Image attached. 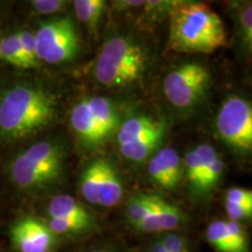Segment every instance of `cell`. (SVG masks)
<instances>
[{
	"instance_id": "1",
	"label": "cell",
	"mask_w": 252,
	"mask_h": 252,
	"mask_svg": "<svg viewBox=\"0 0 252 252\" xmlns=\"http://www.w3.org/2000/svg\"><path fill=\"white\" fill-rule=\"evenodd\" d=\"M58 97L42 84L21 82L0 94V139H24L47 127L58 115Z\"/></svg>"
},
{
	"instance_id": "2",
	"label": "cell",
	"mask_w": 252,
	"mask_h": 252,
	"mask_svg": "<svg viewBox=\"0 0 252 252\" xmlns=\"http://www.w3.org/2000/svg\"><path fill=\"white\" fill-rule=\"evenodd\" d=\"M168 15L169 49L188 54H212L226 45L224 24L208 5L178 1Z\"/></svg>"
},
{
	"instance_id": "3",
	"label": "cell",
	"mask_w": 252,
	"mask_h": 252,
	"mask_svg": "<svg viewBox=\"0 0 252 252\" xmlns=\"http://www.w3.org/2000/svg\"><path fill=\"white\" fill-rule=\"evenodd\" d=\"M65 152L56 140H41L18 154L8 166L11 181L27 193L55 187L64 173Z\"/></svg>"
},
{
	"instance_id": "4",
	"label": "cell",
	"mask_w": 252,
	"mask_h": 252,
	"mask_svg": "<svg viewBox=\"0 0 252 252\" xmlns=\"http://www.w3.org/2000/svg\"><path fill=\"white\" fill-rule=\"evenodd\" d=\"M146 50L126 36L106 40L94 62L96 81L109 88H124L141 80L147 70Z\"/></svg>"
},
{
	"instance_id": "5",
	"label": "cell",
	"mask_w": 252,
	"mask_h": 252,
	"mask_svg": "<svg viewBox=\"0 0 252 252\" xmlns=\"http://www.w3.org/2000/svg\"><path fill=\"white\" fill-rule=\"evenodd\" d=\"M36 55L47 64H61L71 61L78 53L80 39L70 18H56L41 24L34 33Z\"/></svg>"
},
{
	"instance_id": "6",
	"label": "cell",
	"mask_w": 252,
	"mask_h": 252,
	"mask_svg": "<svg viewBox=\"0 0 252 252\" xmlns=\"http://www.w3.org/2000/svg\"><path fill=\"white\" fill-rule=\"evenodd\" d=\"M210 83V72L203 64L189 62L173 69L163 80L167 100L178 109L193 108L202 99Z\"/></svg>"
},
{
	"instance_id": "7",
	"label": "cell",
	"mask_w": 252,
	"mask_h": 252,
	"mask_svg": "<svg viewBox=\"0 0 252 252\" xmlns=\"http://www.w3.org/2000/svg\"><path fill=\"white\" fill-rule=\"evenodd\" d=\"M220 139L237 151L252 149V109L250 102L239 96L224 100L216 117Z\"/></svg>"
},
{
	"instance_id": "8",
	"label": "cell",
	"mask_w": 252,
	"mask_h": 252,
	"mask_svg": "<svg viewBox=\"0 0 252 252\" xmlns=\"http://www.w3.org/2000/svg\"><path fill=\"white\" fill-rule=\"evenodd\" d=\"M9 239L17 252H55L59 237L52 232L45 220L25 216L9 228Z\"/></svg>"
},
{
	"instance_id": "9",
	"label": "cell",
	"mask_w": 252,
	"mask_h": 252,
	"mask_svg": "<svg viewBox=\"0 0 252 252\" xmlns=\"http://www.w3.org/2000/svg\"><path fill=\"white\" fill-rule=\"evenodd\" d=\"M206 239L216 252H249V238L242 223L213 220L206 229Z\"/></svg>"
},
{
	"instance_id": "10",
	"label": "cell",
	"mask_w": 252,
	"mask_h": 252,
	"mask_svg": "<svg viewBox=\"0 0 252 252\" xmlns=\"http://www.w3.org/2000/svg\"><path fill=\"white\" fill-rule=\"evenodd\" d=\"M187 222V217L179 207L163 200L159 195H154L152 209L146 219L135 226L134 230L144 234L172 231L180 228Z\"/></svg>"
},
{
	"instance_id": "11",
	"label": "cell",
	"mask_w": 252,
	"mask_h": 252,
	"mask_svg": "<svg viewBox=\"0 0 252 252\" xmlns=\"http://www.w3.org/2000/svg\"><path fill=\"white\" fill-rule=\"evenodd\" d=\"M149 175L153 184L163 189H175L184 176V163L172 147L160 150L151 158Z\"/></svg>"
},
{
	"instance_id": "12",
	"label": "cell",
	"mask_w": 252,
	"mask_h": 252,
	"mask_svg": "<svg viewBox=\"0 0 252 252\" xmlns=\"http://www.w3.org/2000/svg\"><path fill=\"white\" fill-rule=\"evenodd\" d=\"M70 122L77 138L88 149L99 147L106 141L90 111L87 99L81 100L72 108Z\"/></svg>"
},
{
	"instance_id": "13",
	"label": "cell",
	"mask_w": 252,
	"mask_h": 252,
	"mask_svg": "<svg viewBox=\"0 0 252 252\" xmlns=\"http://www.w3.org/2000/svg\"><path fill=\"white\" fill-rule=\"evenodd\" d=\"M165 132L166 125L162 121H158L150 116H134L119 125L117 140L121 146L127 143L147 139L154 135H165Z\"/></svg>"
},
{
	"instance_id": "14",
	"label": "cell",
	"mask_w": 252,
	"mask_h": 252,
	"mask_svg": "<svg viewBox=\"0 0 252 252\" xmlns=\"http://www.w3.org/2000/svg\"><path fill=\"white\" fill-rule=\"evenodd\" d=\"M202 161V182H201L200 195L209 193L219 184L224 169V162L213 146L201 144L195 149Z\"/></svg>"
},
{
	"instance_id": "15",
	"label": "cell",
	"mask_w": 252,
	"mask_h": 252,
	"mask_svg": "<svg viewBox=\"0 0 252 252\" xmlns=\"http://www.w3.org/2000/svg\"><path fill=\"white\" fill-rule=\"evenodd\" d=\"M47 213L48 217H65V219H74L91 224H97L94 214L89 212V209L83 203L70 195L60 194L53 197L47 207Z\"/></svg>"
},
{
	"instance_id": "16",
	"label": "cell",
	"mask_w": 252,
	"mask_h": 252,
	"mask_svg": "<svg viewBox=\"0 0 252 252\" xmlns=\"http://www.w3.org/2000/svg\"><path fill=\"white\" fill-rule=\"evenodd\" d=\"M90 111L102 132L104 139L108 140L119 128V115L115 104L106 97L94 96L87 99Z\"/></svg>"
},
{
	"instance_id": "17",
	"label": "cell",
	"mask_w": 252,
	"mask_h": 252,
	"mask_svg": "<svg viewBox=\"0 0 252 252\" xmlns=\"http://www.w3.org/2000/svg\"><path fill=\"white\" fill-rule=\"evenodd\" d=\"M123 196V181L121 174L112 162L105 160L102 184L98 194V206L113 207L119 203Z\"/></svg>"
},
{
	"instance_id": "18",
	"label": "cell",
	"mask_w": 252,
	"mask_h": 252,
	"mask_svg": "<svg viewBox=\"0 0 252 252\" xmlns=\"http://www.w3.org/2000/svg\"><path fill=\"white\" fill-rule=\"evenodd\" d=\"M105 159H96L86 167L81 175L80 189L88 203L98 206V194L102 184Z\"/></svg>"
},
{
	"instance_id": "19",
	"label": "cell",
	"mask_w": 252,
	"mask_h": 252,
	"mask_svg": "<svg viewBox=\"0 0 252 252\" xmlns=\"http://www.w3.org/2000/svg\"><path fill=\"white\" fill-rule=\"evenodd\" d=\"M106 8V2L104 0H76L74 1L75 14L81 23L88 27V30L96 33L104 11Z\"/></svg>"
},
{
	"instance_id": "20",
	"label": "cell",
	"mask_w": 252,
	"mask_h": 252,
	"mask_svg": "<svg viewBox=\"0 0 252 252\" xmlns=\"http://www.w3.org/2000/svg\"><path fill=\"white\" fill-rule=\"evenodd\" d=\"M48 228L58 237L62 236H80L89 234L97 229V224L83 222L74 219H65V217H48L46 220Z\"/></svg>"
},
{
	"instance_id": "21",
	"label": "cell",
	"mask_w": 252,
	"mask_h": 252,
	"mask_svg": "<svg viewBox=\"0 0 252 252\" xmlns=\"http://www.w3.org/2000/svg\"><path fill=\"white\" fill-rule=\"evenodd\" d=\"M163 138H165V135H154V137L147 138V139L121 145L119 149H121L122 156L125 159L133 162H141L152 156L154 151L161 144Z\"/></svg>"
},
{
	"instance_id": "22",
	"label": "cell",
	"mask_w": 252,
	"mask_h": 252,
	"mask_svg": "<svg viewBox=\"0 0 252 252\" xmlns=\"http://www.w3.org/2000/svg\"><path fill=\"white\" fill-rule=\"evenodd\" d=\"M0 61L14 67L28 69L25 61L18 32L0 36Z\"/></svg>"
},
{
	"instance_id": "23",
	"label": "cell",
	"mask_w": 252,
	"mask_h": 252,
	"mask_svg": "<svg viewBox=\"0 0 252 252\" xmlns=\"http://www.w3.org/2000/svg\"><path fill=\"white\" fill-rule=\"evenodd\" d=\"M153 200V194H137L130 198L126 207V220L132 228L146 219L152 209Z\"/></svg>"
},
{
	"instance_id": "24",
	"label": "cell",
	"mask_w": 252,
	"mask_h": 252,
	"mask_svg": "<svg viewBox=\"0 0 252 252\" xmlns=\"http://www.w3.org/2000/svg\"><path fill=\"white\" fill-rule=\"evenodd\" d=\"M184 175L187 179L189 187L194 194L200 195L201 182H202V161L195 150L186 154L184 161Z\"/></svg>"
},
{
	"instance_id": "25",
	"label": "cell",
	"mask_w": 252,
	"mask_h": 252,
	"mask_svg": "<svg viewBox=\"0 0 252 252\" xmlns=\"http://www.w3.org/2000/svg\"><path fill=\"white\" fill-rule=\"evenodd\" d=\"M19 40L21 43V49L26 61L27 68H36L39 65V60L36 55V43H35V35L33 32L27 30H21L18 32Z\"/></svg>"
},
{
	"instance_id": "26",
	"label": "cell",
	"mask_w": 252,
	"mask_h": 252,
	"mask_svg": "<svg viewBox=\"0 0 252 252\" xmlns=\"http://www.w3.org/2000/svg\"><path fill=\"white\" fill-rule=\"evenodd\" d=\"M67 1L63 0H34L31 1L32 8L37 14H55L67 7Z\"/></svg>"
},
{
	"instance_id": "27",
	"label": "cell",
	"mask_w": 252,
	"mask_h": 252,
	"mask_svg": "<svg viewBox=\"0 0 252 252\" xmlns=\"http://www.w3.org/2000/svg\"><path fill=\"white\" fill-rule=\"evenodd\" d=\"M167 252H189L188 242L184 236L169 232L160 239Z\"/></svg>"
},
{
	"instance_id": "28",
	"label": "cell",
	"mask_w": 252,
	"mask_h": 252,
	"mask_svg": "<svg viewBox=\"0 0 252 252\" xmlns=\"http://www.w3.org/2000/svg\"><path fill=\"white\" fill-rule=\"evenodd\" d=\"M225 202L252 207V191L250 189L234 187L226 190Z\"/></svg>"
},
{
	"instance_id": "29",
	"label": "cell",
	"mask_w": 252,
	"mask_h": 252,
	"mask_svg": "<svg viewBox=\"0 0 252 252\" xmlns=\"http://www.w3.org/2000/svg\"><path fill=\"white\" fill-rule=\"evenodd\" d=\"M239 23H241V32L242 37L245 45L251 47L252 42V7L251 4L244 6L239 13Z\"/></svg>"
},
{
	"instance_id": "30",
	"label": "cell",
	"mask_w": 252,
	"mask_h": 252,
	"mask_svg": "<svg viewBox=\"0 0 252 252\" xmlns=\"http://www.w3.org/2000/svg\"><path fill=\"white\" fill-rule=\"evenodd\" d=\"M225 212L230 220L241 223L242 220H250L252 216V207L239 206V204L225 202Z\"/></svg>"
},
{
	"instance_id": "31",
	"label": "cell",
	"mask_w": 252,
	"mask_h": 252,
	"mask_svg": "<svg viewBox=\"0 0 252 252\" xmlns=\"http://www.w3.org/2000/svg\"><path fill=\"white\" fill-rule=\"evenodd\" d=\"M149 252H167V251H166V249L163 248V245H162L161 242L156 241V242H153V243L150 245Z\"/></svg>"
},
{
	"instance_id": "32",
	"label": "cell",
	"mask_w": 252,
	"mask_h": 252,
	"mask_svg": "<svg viewBox=\"0 0 252 252\" xmlns=\"http://www.w3.org/2000/svg\"><path fill=\"white\" fill-rule=\"evenodd\" d=\"M84 252H119L115 249H110V248H96V249H90V250H87Z\"/></svg>"
}]
</instances>
